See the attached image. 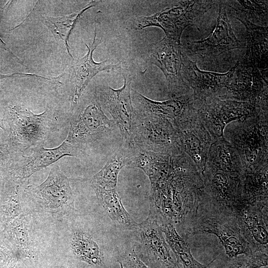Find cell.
Listing matches in <instances>:
<instances>
[{"label": "cell", "instance_id": "cell-21", "mask_svg": "<svg viewBox=\"0 0 268 268\" xmlns=\"http://www.w3.org/2000/svg\"><path fill=\"white\" fill-rule=\"evenodd\" d=\"M29 213H23L3 226L2 231L13 249L18 263L37 257Z\"/></svg>", "mask_w": 268, "mask_h": 268}, {"label": "cell", "instance_id": "cell-28", "mask_svg": "<svg viewBox=\"0 0 268 268\" xmlns=\"http://www.w3.org/2000/svg\"><path fill=\"white\" fill-rule=\"evenodd\" d=\"M130 153V148L124 145L117 150L102 169L91 178V186L117 189L119 173L123 167L128 166Z\"/></svg>", "mask_w": 268, "mask_h": 268}, {"label": "cell", "instance_id": "cell-7", "mask_svg": "<svg viewBox=\"0 0 268 268\" xmlns=\"http://www.w3.org/2000/svg\"><path fill=\"white\" fill-rule=\"evenodd\" d=\"M216 0H180L149 16H137L132 23L133 28L141 30L149 26L162 29L165 36L180 40L184 30L195 25V21L218 3Z\"/></svg>", "mask_w": 268, "mask_h": 268}, {"label": "cell", "instance_id": "cell-19", "mask_svg": "<svg viewBox=\"0 0 268 268\" xmlns=\"http://www.w3.org/2000/svg\"><path fill=\"white\" fill-rule=\"evenodd\" d=\"M175 129L182 150L191 158L202 174L210 146L213 140L199 119L197 110L193 116L177 125Z\"/></svg>", "mask_w": 268, "mask_h": 268}, {"label": "cell", "instance_id": "cell-4", "mask_svg": "<svg viewBox=\"0 0 268 268\" xmlns=\"http://www.w3.org/2000/svg\"><path fill=\"white\" fill-rule=\"evenodd\" d=\"M204 234L217 237L228 257L254 253L244 237L233 212L200 202L189 237Z\"/></svg>", "mask_w": 268, "mask_h": 268}, {"label": "cell", "instance_id": "cell-16", "mask_svg": "<svg viewBox=\"0 0 268 268\" xmlns=\"http://www.w3.org/2000/svg\"><path fill=\"white\" fill-rule=\"evenodd\" d=\"M131 91L134 113L167 119L174 128L193 115L197 108L193 92L159 101L149 99L133 89Z\"/></svg>", "mask_w": 268, "mask_h": 268}, {"label": "cell", "instance_id": "cell-38", "mask_svg": "<svg viewBox=\"0 0 268 268\" xmlns=\"http://www.w3.org/2000/svg\"><path fill=\"white\" fill-rule=\"evenodd\" d=\"M118 262L120 264L121 268H132L130 264L124 259L120 260Z\"/></svg>", "mask_w": 268, "mask_h": 268}, {"label": "cell", "instance_id": "cell-34", "mask_svg": "<svg viewBox=\"0 0 268 268\" xmlns=\"http://www.w3.org/2000/svg\"><path fill=\"white\" fill-rule=\"evenodd\" d=\"M0 128L2 129L4 133H5V127L3 121L1 119H0ZM10 159V153L6 143L4 141H0V168H6Z\"/></svg>", "mask_w": 268, "mask_h": 268}, {"label": "cell", "instance_id": "cell-31", "mask_svg": "<svg viewBox=\"0 0 268 268\" xmlns=\"http://www.w3.org/2000/svg\"><path fill=\"white\" fill-rule=\"evenodd\" d=\"M98 2L92 1L82 9L70 14L58 17H43V22L50 29L55 37H58L64 42L68 54L71 57L68 44L70 33L83 12L96 5Z\"/></svg>", "mask_w": 268, "mask_h": 268}, {"label": "cell", "instance_id": "cell-14", "mask_svg": "<svg viewBox=\"0 0 268 268\" xmlns=\"http://www.w3.org/2000/svg\"><path fill=\"white\" fill-rule=\"evenodd\" d=\"M30 155L20 154L10 159L7 171L23 184L35 172L54 164L64 156L82 157L77 149L65 140L58 146L46 148L43 145L31 149Z\"/></svg>", "mask_w": 268, "mask_h": 268}, {"label": "cell", "instance_id": "cell-22", "mask_svg": "<svg viewBox=\"0 0 268 268\" xmlns=\"http://www.w3.org/2000/svg\"><path fill=\"white\" fill-rule=\"evenodd\" d=\"M233 18L242 23L247 29V48L243 59L267 74L268 27L254 24L242 17Z\"/></svg>", "mask_w": 268, "mask_h": 268}, {"label": "cell", "instance_id": "cell-40", "mask_svg": "<svg viewBox=\"0 0 268 268\" xmlns=\"http://www.w3.org/2000/svg\"><path fill=\"white\" fill-rule=\"evenodd\" d=\"M14 268H34L29 266H26L25 262L18 263Z\"/></svg>", "mask_w": 268, "mask_h": 268}, {"label": "cell", "instance_id": "cell-23", "mask_svg": "<svg viewBox=\"0 0 268 268\" xmlns=\"http://www.w3.org/2000/svg\"><path fill=\"white\" fill-rule=\"evenodd\" d=\"M70 248L80 261L91 268H111L107 258L93 236L88 232L78 230L72 234Z\"/></svg>", "mask_w": 268, "mask_h": 268}, {"label": "cell", "instance_id": "cell-33", "mask_svg": "<svg viewBox=\"0 0 268 268\" xmlns=\"http://www.w3.org/2000/svg\"><path fill=\"white\" fill-rule=\"evenodd\" d=\"M18 260L2 232H0V268H14Z\"/></svg>", "mask_w": 268, "mask_h": 268}, {"label": "cell", "instance_id": "cell-5", "mask_svg": "<svg viewBox=\"0 0 268 268\" xmlns=\"http://www.w3.org/2000/svg\"><path fill=\"white\" fill-rule=\"evenodd\" d=\"M69 130L65 139L87 156L98 149L105 134L115 124L103 111L95 94L84 100L69 118Z\"/></svg>", "mask_w": 268, "mask_h": 268}, {"label": "cell", "instance_id": "cell-20", "mask_svg": "<svg viewBox=\"0 0 268 268\" xmlns=\"http://www.w3.org/2000/svg\"><path fill=\"white\" fill-rule=\"evenodd\" d=\"M96 29L92 43L89 45L85 44L87 52L83 57L77 59L72 65L74 80V90L72 96L73 104L79 101L83 91L91 79L97 73L103 71L121 70L120 64H107V60L96 63L93 59V53L101 41L96 40Z\"/></svg>", "mask_w": 268, "mask_h": 268}, {"label": "cell", "instance_id": "cell-41", "mask_svg": "<svg viewBox=\"0 0 268 268\" xmlns=\"http://www.w3.org/2000/svg\"><path fill=\"white\" fill-rule=\"evenodd\" d=\"M63 268H85L84 267H81L80 265H71L68 266H67L66 267H64Z\"/></svg>", "mask_w": 268, "mask_h": 268}, {"label": "cell", "instance_id": "cell-9", "mask_svg": "<svg viewBox=\"0 0 268 268\" xmlns=\"http://www.w3.org/2000/svg\"><path fill=\"white\" fill-rule=\"evenodd\" d=\"M135 145L146 151L166 154L183 152L177 133L169 120L134 113Z\"/></svg>", "mask_w": 268, "mask_h": 268}, {"label": "cell", "instance_id": "cell-11", "mask_svg": "<svg viewBox=\"0 0 268 268\" xmlns=\"http://www.w3.org/2000/svg\"><path fill=\"white\" fill-rule=\"evenodd\" d=\"M180 40L165 36L151 45L150 62L163 73L171 97L192 93L183 75V61Z\"/></svg>", "mask_w": 268, "mask_h": 268}, {"label": "cell", "instance_id": "cell-12", "mask_svg": "<svg viewBox=\"0 0 268 268\" xmlns=\"http://www.w3.org/2000/svg\"><path fill=\"white\" fill-rule=\"evenodd\" d=\"M138 245L135 255L150 268H180L158 223L148 217L134 231Z\"/></svg>", "mask_w": 268, "mask_h": 268}, {"label": "cell", "instance_id": "cell-8", "mask_svg": "<svg viewBox=\"0 0 268 268\" xmlns=\"http://www.w3.org/2000/svg\"><path fill=\"white\" fill-rule=\"evenodd\" d=\"M124 83L119 89L102 85L96 90L95 94L101 105L109 111L122 135L124 145L131 147L135 145L136 127L133 107L131 83L132 78L123 72Z\"/></svg>", "mask_w": 268, "mask_h": 268}, {"label": "cell", "instance_id": "cell-13", "mask_svg": "<svg viewBox=\"0 0 268 268\" xmlns=\"http://www.w3.org/2000/svg\"><path fill=\"white\" fill-rule=\"evenodd\" d=\"M231 69L226 92L218 97L255 104L268 95L267 74L243 59Z\"/></svg>", "mask_w": 268, "mask_h": 268}, {"label": "cell", "instance_id": "cell-1", "mask_svg": "<svg viewBox=\"0 0 268 268\" xmlns=\"http://www.w3.org/2000/svg\"><path fill=\"white\" fill-rule=\"evenodd\" d=\"M148 217L161 226L173 224L187 239L200 201L201 173L184 152L172 155L171 163L149 179Z\"/></svg>", "mask_w": 268, "mask_h": 268}, {"label": "cell", "instance_id": "cell-42", "mask_svg": "<svg viewBox=\"0 0 268 268\" xmlns=\"http://www.w3.org/2000/svg\"><path fill=\"white\" fill-rule=\"evenodd\" d=\"M268 268V266H267V267H262V268Z\"/></svg>", "mask_w": 268, "mask_h": 268}, {"label": "cell", "instance_id": "cell-18", "mask_svg": "<svg viewBox=\"0 0 268 268\" xmlns=\"http://www.w3.org/2000/svg\"><path fill=\"white\" fill-rule=\"evenodd\" d=\"M183 75L192 91L194 100L198 108L206 99L221 95L231 74V69L220 73L201 70L196 62L182 54Z\"/></svg>", "mask_w": 268, "mask_h": 268}, {"label": "cell", "instance_id": "cell-2", "mask_svg": "<svg viewBox=\"0 0 268 268\" xmlns=\"http://www.w3.org/2000/svg\"><path fill=\"white\" fill-rule=\"evenodd\" d=\"M6 138L10 158L23 154L28 149L44 145L69 119L54 108L46 106L41 113H34L20 105L10 104L5 111Z\"/></svg>", "mask_w": 268, "mask_h": 268}, {"label": "cell", "instance_id": "cell-37", "mask_svg": "<svg viewBox=\"0 0 268 268\" xmlns=\"http://www.w3.org/2000/svg\"><path fill=\"white\" fill-rule=\"evenodd\" d=\"M7 175L6 168H0V196L3 190Z\"/></svg>", "mask_w": 268, "mask_h": 268}, {"label": "cell", "instance_id": "cell-3", "mask_svg": "<svg viewBox=\"0 0 268 268\" xmlns=\"http://www.w3.org/2000/svg\"><path fill=\"white\" fill-rule=\"evenodd\" d=\"M268 105H255L249 116L228 124L224 137L238 151L245 171L268 165Z\"/></svg>", "mask_w": 268, "mask_h": 268}, {"label": "cell", "instance_id": "cell-30", "mask_svg": "<svg viewBox=\"0 0 268 268\" xmlns=\"http://www.w3.org/2000/svg\"><path fill=\"white\" fill-rule=\"evenodd\" d=\"M231 9V15L242 17L263 27L268 25V0H237L224 1Z\"/></svg>", "mask_w": 268, "mask_h": 268}, {"label": "cell", "instance_id": "cell-32", "mask_svg": "<svg viewBox=\"0 0 268 268\" xmlns=\"http://www.w3.org/2000/svg\"><path fill=\"white\" fill-rule=\"evenodd\" d=\"M268 264V254L257 252L232 258L218 256L208 265L209 268H260Z\"/></svg>", "mask_w": 268, "mask_h": 268}, {"label": "cell", "instance_id": "cell-39", "mask_svg": "<svg viewBox=\"0 0 268 268\" xmlns=\"http://www.w3.org/2000/svg\"><path fill=\"white\" fill-rule=\"evenodd\" d=\"M3 10L2 9L0 10V17H1V14L3 12ZM0 48H2L5 50L10 52V50L7 48L6 44L3 42V41L1 39L0 37Z\"/></svg>", "mask_w": 268, "mask_h": 268}, {"label": "cell", "instance_id": "cell-10", "mask_svg": "<svg viewBox=\"0 0 268 268\" xmlns=\"http://www.w3.org/2000/svg\"><path fill=\"white\" fill-rule=\"evenodd\" d=\"M255 106L249 102L217 96L204 100L197 108V114L201 122L214 140L224 137V131L228 124L252 114Z\"/></svg>", "mask_w": 268, "mask_h": 268}, {"label": "cell", "instance_id": "cell-25", "mask_svg": "<svg viewBox=\"0 0 268 268\" xmlns=\"http://www.w3.org/2000/svg\"><path fill=\"white\" fill-rule=\"evenodd\" d=\"M92 187L108 216L123 228L135 231L138 223L125 209L117 189H105L96 186Z\"/></svg>", "mask_w": 268, "mask_h": 268}, {"label": "cell", "instance_id": "cell-17", "mask_svg": "<svg viewBox=\"0 0 268 268\" xmlns=\"http://www.w3.org/2000/svg\"><path fill=\"white\" fill-rule=\"evenodd\" d=\"M233 212L252 252L268 254V201H241Z\"/></svg>", "mask_w": 268, "mask_h": 268}, {"label": "cell", "instance_id": "cell-35", "mask_svg": "<svg viewBox=\"0 0 268 268\" xmlns=\"http://www.w3.org/2000/svg\"><path fill=\"white\" fill-rule=\"evenodd\" d=\"M132 266V268H150L145 265L135 255L134 251L128 256L123 257Z\"/></svg>", "mask_w": 268, "mask_h": 268}, {"label": "cell", "instance_id": "cell-27", "mask_svg": "<svg viewBox=\"0 0 268 268\" xmlns=\"http://www.w3.org/2000/svg\"><path fill=\"white\" fill-rule=\"evenodd\" d=\"M22 185L7 172L0 196V223L3 226L24 213L20 200V189Z\"/></svg>", "mask_w": 268, "mask_h": 268}, {"label": "cell", "instance_id": "cell-24", "mask_svg": "<svg viewBox=\"0 0 268 268\" xmlns=\"http://www.w3.org/2000/svg\"><path fill=\"white\" fill-rule=\"evenodd\" d=\"M205 167L240 175L245 172L238 151L224 137L212 141Z\"/></svg>", "mask_w": 268, "mask_h": 268}, {"label": "cell", "instance_id": "cell-6", "mask_svg": "<svg viewBox=\"0 0 268 268\" xmlns=\"http://www.w3.org/2000/svg\"><path fill=\"white\" fill-rule=\"evenodd\" d=\"M24 192L33 211L63 218L76 211L69 179L57 164L52 167L43 183L36 186H27Z\"/></svg>", "mask_w": 268, "mask_h": 268}, {"label": "cell", "instance_id": "cell-26", "mask_svg": "<svg viewBox=\"0 0 268 268\" xmlns=\"http://www.w3.org/2000/svg\"><path fill=\"white\" fill-rule=\"evenodd\" d=\"M241 189L242 201L249 203L268 201V165L245 171Z\"/></svg>", "mask_w": 268, "mask_h": 268}, {"label": "cell", "instance_id": "cell-15", "mask_svg": "<svg viewBox=\"0 0 268 268\" xmlns=\"http://www.w3.org/2000/svg\"><path fill=\"white\" fill-rule=\"evenodd\" d=\"M216 25L204 39L190 42L188 49L194 56L205 60H213L222 54L244 47L233 31L224 1H219Z\"/></svg>", "mask_w": 268, "mask_h": 268}, {"label": "cell", "instance_id": "cell-29", "mask_svg": "<svg viewBox=\"0 0 268 268\" xmlns=\"http://www.w3.org/2000/svg\"><path fill=\"white\" fill-rule=\"evenodd\" d=\"M166 240L171 248L180 268H209L193 256L187 240L182 237L172 224L160 226Z\"/></svg>", "mask_w": 268, "mask_h": 268}, {"label": "cell", "instance_id": "cell-36", "mask_svg": "<svg viewBox=\"0 0 268 268\" xmlns=\"http://www.w3.org/2000/svg\"><path fill=\"white\" fill-rule=\"evenodd\" d=\"M16 74H21L24 76L28 75V76H36V77H39L41 78H43L45 79L48 80V77H45L42 76L38 75L35 74H30V73H19V72H14L12 73H6V74H3L1 72V70L0 69V79L1 78H4L6 77H9L10 76H12L13 75H16Z\"/></svg>", "mask_w": 268, "mask_h": 268}]
</instances>
